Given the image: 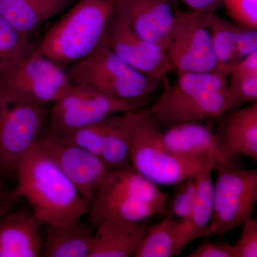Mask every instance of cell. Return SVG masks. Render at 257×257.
Returning <instances> with one entry per match:
<instances>
[{
  "label": "cell",
  "mask_w": 257,
  "mask_h": 257,
  "mask_svg": "<svg viewBox=\"0 0 257 257\" xmlns=\"http://www.w3.org/2000/svg\"><path fill=\"white\" fill-rule=\"evenodd\" d=\"M147 227L144 222L106 221L98 225L89 257L134 256Z\"/></svg>",
  "instance_id": "19"
},
{
  "label": "cell",
  "mask_w": 257,
  "mask_h": 257,
  "mask_svg": "<svg viewBox=\"0 0 257 257\" xmlns=\"http://www.w3.org/2000/svg\"><path fill=\"white\" fill-rule=\"evenodd\" d=\"M162 132L147 108L135 126L130 150V166L145 178L157 185L176 186L209 169L217 170L214 160L171 150L162 141Z\"/></svg>",
  "instance_id": "5"
},
{
  "label": "cell",
  "mask_w": 257,
  "mask_h": 257,
  "mask_svg": "<svg viewBox=\"0 0 257 257\" xmlns=\"http://www.w3.org/2000/svg\"><path fill=\"white\" fill-rule=\"evenodd\" d=\"M141 108L140 104L111 98L90 86L71 84L49 110L48 126L64 136L108 116Z\"/></svg>",
  "instance_id": "10"
},
{
  "label": "cell",
  "mask_w": 257,
  "mask_h": 257,
  "mask_svg": "<svg viewBox=\"0 0 257 257\" xmlns=\"http://www.w3.org/2000/svg\"><path fill=\"white\" fill-rule=\"evenodd\" d=\"M76 0H0V15L24 36L72 6Z\"/></svg>",
  "instance_id": "17"
},
{
  "label": "cell",
  "mask_w": 257,
  "mask_h": 257,
  "mask_svg": "<svg viewBox=\"0 0 257 257\" xmlns=\"http://www.w3.org/2000/svg\"><path fill=\"white\" fill-rule=\"evenodd\" d=\"M5 193L7 192H5L4 189H3V184H2L1 181H0V197H1V196H3V194H5Z\"/></svg>",
  "instance_id": "35"
},
{
  "label": "cell",
  "mask_w": 257,
  "mask_h": 257,
  "mask_svg": "<svg viewBox=\"0 0 257 257\" xmlns=\"http://www.w3.org/2000/svg\"><path fill=\"white\" fill-rule=\"evenodd\" d=\"M114 0H79L47 32L38 45L63 65L86 58L100 45L116 6Z\"/></svg>",
  "instance_id": "4"
},
{
  "label": "cell",
  "mask_w": 257,
  "mask_h": 257,
  "mask_svg": "<svg viewBox=\"0 0 257 257\" xmlns=\"http://www.w3.org/2000/svg\"><path fill=\"white\" fill-rule=\"evenodd\" d=\"M199 176L189 177L176 185L175 194L170 203L169 215L180 220L188 216L197 196Z\"/></svg>",
  "instance_id": "27"
},
{
  "label": "cell",
  "mask_w": 257,
  "mask_h": 257,
  "mask_svg": "<svg viewBox=\"0 0 257 257\" xmlns=\"http://www.w3.org/2000/svg\"><path fill=\"white\" fill-rule=\"evenodd\" d=\"M13 199L24 198L43 226L68 227L82 220L89 207L78 190L36 143L18 162Z\"/></svg>",
  "instance_id": "1"
},
{
  "label": "cell",
  "mask_w": 257,
  "mask_h": 257,
  "mask_svg": "<svg viewBox=\"0 0 257 257\" xmlns=\"http://www.w3.org/2000/svg\"><path fill=\"white\" fill-rule=\"evenodd\" d=\"M213 170L209 169L199 176L197 196L189 214L182 219L179 228V252L194 240L204 237L210 223L214 207Z\"/></svg>",
  "instance_id": "22"
},
{
  "label": "cell",
  "mask_w": 257,
  "mask_h": 257,
  "mask_svg": "<svg viewBox=\"0 0 257 257\" xmlns=\"http://www.w3.org/2000/svg\"><path fill=\"white\" fill-rule=\"evenodd\" d=\"M147 108L112 115L107 119L100 159L109 171L130 167V150L134 130Z\"/></svg>",
  "instance_id": "18"
},
{
  "label": "cell",
  "mask_w": 257,
  "mask_h": 257,
  "mask_svg": "<svg viewBox=\"0 0 257 257\" xmlns=\"http://www.w3.org/2000/svg\"><path fill=\"white\" fill-rule=\"evenodd\" d=\"M242 226L241 236L233 245L235 257H256L257 220L250 217Z\"/></svg>",
  "instance_id": "30"
},
{
  "label": "cell",
  "mask_w": 257,
  "mask_h": 257,
  "mask_svg": "<svg viewBox=\"0 0 257 257\" xmlns=\"http://www.w3.org/2000/svg\"><path fill=\"white\" fill-rule=\"evenodd\" d=\"M45 227L42 257H89L94 243V224L81 220L68 227Z\"/></svg>",
  "instance_id": "20"
},
{
  "label": "cell",
  "mask_w": 257,
  "mask_h": 257,
  "mask_svg": "<svg viewBox=\"0 0 257 257\" xmlns=\"http://www.w3.org/2000/svg\"><path fill=\"white\" fill-rule=\"evenodd\" d=\"M231 82L227 92L231 108L246 102L257 100V74L231 72Z\"/></svg>",
  "instance_id": "28"
},
{
  "label": "cell",
  "mask_w": 257,
  "mask_h": 257,
  "mask_svg": "<svg viewBox=\"0 0 257 257\" xmlns=\"http://www.w3.org/2000/svg\"><path fill=\"white\" fill-rule=\"evenodd\" d=\"M48 115L47 106L15 100L0 87V175L15 173L38 141Z\"/></svg>",
  "instance_id": "8"
},
{
  "label": "cell",
  "mask_w": 257,
  "mask_h": 257,
  "mask_svg": "<svg viewBox=\"0 0 257 257\" xmlns=\"http://www.w3.org/2000/svg\"><path fill=\"white\" fill-rule=\"evenodd\" d=\"M37 143L72 182L90 207L109 171L101 159L70 143L49 126L43 130Z\"/></svg>",
  "instance_id": "12"
},
{
  "label": "cell",
  "mask_w": 257,
  "mask_h": 257,
  "mask_svg": "<svg viewBox=\"0 0 257 257\" xmlns=\"http://www.w3.org/2000/svg\"><path fill=\"white\" fill-rule=\"evenodd\" d=\"M205 18L212 37L219 72L228 75L241 61L237 52L240 25L216 14H205Z\"/></svg>",
  "instance_id": "24"
},
{
  "label": "cell",
  "mask_w": 257,
  "mask_h": 257,
  "mask_svg": "<svg viewBox=\"0 0 257 257\" xmlns=\"http://www.w3.org/2000/svg\"><path fill=\"white\" fill-rule=\"evenodd\" d=\"M175 15L173 35L166 49L173 69L194 73L219 72L205 14L187 13L176 6Z\"/></svg>",
  "instance_id": "11"
},
{
  "label": "cell",
  "mask_w": 257,
  "mask_h": 257,
  "mask_svg": "<svg viewBox=\"0 0 257 257\" xmlns=\"http://www.w3.org/2000/svg\"><path fill=\"white\" fill-rule=\"evenodd\" d=\"M162 139L166 146L179 155L214 160L217 170L236 167L235 159L221 146L220 135L198 122L173 125L165 133L162 132Z\"/></svg>",
  "instance_id": "15"
},
{
  "label": "cell",
  "mask_w": 257,
  "mask_h": 257,
  "mask_svg": "<svg viewBox=\"0 0 257 257\" xmlns=\"http://www.w3.org/2000/svg\"><path fill=\"white\" fill-rule=\"evenodd\" d=\"M71 83L84 84L119 100L143 106V100L160 82L130 67L104 41L86 58L66 69Z\"/></svg>",
  "instance_id": "6"
},
{
  "label": "cell",
  "mask_w": 257,
  "mask_h": 257,
  "mask_svg": "<svg viewBox=\"0 0 257 257\" xmlns=\"http://www.w3.org/2000/svg\"><path fill=\"white\" fill-rule=\"evenodd\" d=\"M177 72L174 82H170L167 76L162 79L163 92L148 108L161 128L219 119L231 109L224 74Z\"/></svg>",
  "instance_id": "2"
},
{
  "label": "cell",
  "mask_w": 257,
  "mask_h": 257,
  "mask_svg": "<svg viewBox=\"0 0 257 257\" xmlns=\"http://www.w3.org/2000/svg\"><path fill=\"white\" fill-rule=\"evenodd\" d=\"M16 199L12 197L11 194L5 193L0 197V218L3 217L7 213L9 212Z\"/></svg>",
  "instance_id": "34"
},
{
  "label": "cell",
  "mask_w": 257,
  "mask_h": 257,
  "mask_svg": "<svg viewBox=\"0 0 257 257\" xmlns=\"http://www.w3.org/2000/svg\"><path fill=\"white\" fill-rule=\"evenodd\" d=\"M169 196L133 167L108 171L89 214L94 226L106 222L142 223L168 209Z\"/></svg>",
  "instance_id": "3"
},
{
  "label": "cell",
  "mask_w": 257,
  "mask_h": 257,
  "mask_svg": "<svg viewBox=\"0 0 257 257\" xmlns=\"http://www.w3.org/2000/svg\"><path fill=\"white\" fill-rule=\"evenodd\" d=\"M42 224L32 211L21 208L0 218V257L41 256Z\"/></svg>",
  "instance_id": "16"
},
{
  "label": "cell",
  "mask_w": 257,
  "mask_h": 257,
  "mask_svg": "<svg viewBox=\"0 0 257 257\" xmlns=\"http://www.w3.org/2000/svg\"><path fill=\"white\" fill-rule=\"evenodd\" d=\"M221 146L232 158L244 156L257 161V103L230 115L225 122Z\"/></svg>",
  "instance_id": "21"
},
{
  "label": "cell",
  "mask_w": 257,
  "mask_h": 257,
  "mask_svg": "<svg viewBox=\"0 0 257 257\" xmlns=\"http://www.w3.org/2000/svg\"><path fill=\"white\" fill-rule=\"evenodd\" d=\"M180 219L170 215L158 224L148 226L140 240L134 256H178Z\"/></svg>",
  "instance_id": "23"
},
{
  "label": "cell",
  "mask_w": 257,
  "mask_h": 257,
  "mask_svg": "<svg viewBox=\"0 0 257 257\" xmlns=\"http://www.w3.org/2000/svg\"><path fill=\"white\" fill-rule=\"evenodd\" d=\"M114 1H116H116H117V0H114Z\"/></svg>",
  "instance_id": "36"
},
{
  "label": "cell",
  "mask_w": 257,
  "mask_h": 257,
  "mask_svg": "<svg viewBox=\"0 0 257 257\" xmlns=\"http://www.w3.org/2000/svg\"><path fill=\"white\" fill-rule=\"evenodd\" d=\"M62 65L42 55L39 49L0 74V87L19 101L47 106L71 85Z\"/></svg>",
  "instance_id": "7"
},
{
  "label": "cell",
  "mask_w": 257,
  "mask_h": 257,
  "mask_svg": "<svg viewBox=\"0 0 257 257\" xmlns=\"http://www.w3.org/2000/svg\"><path fill=\"white\" fill-rule=\"evenodd\" d=\"M257 51V30L240 25L238 32L237 52L240 60Z\"/></svg>",
  "instance_id": "32"
},
{
  "label": "cell",
  "mask_w": 257,
  "mask_h": 257,
  "mask_svg": "<svg viewBox=\"0 0 257 257\" xmlns=\"http://www.w3.org/2000/svg\"><path fill=\"white\" fill-rule=\"evenodd\" d=\"M181 1L197 13L215 14L216 10L223 5V0H174Z\"/></svg>",
  "instance_id": "33"
},
{
  "label": "cell",
  "mask_w": 257,
  "mask_h": 257,
  "mask_svg": "<svg viewBox=\"0 0 257 257\" xmlns=\"http://www.w3.org/2000/svg\"><path fill=\"white\" fill-rule=\"evenodd\" d=\"M38 45L20 33L0 15V74L32 55Z\"/></svg>",
  "instance_id": "25"
},
{
  "label": "cell",
  "mask_w": 257,
  "mask_h": 257,
  "mask_svg": "<svg viewBox=\"0 0 257 257\" xmlns=\"http://www.w3.org/2000/svg\"><path fill=\"white\" fill-rule=\"evenodd\" d=\"M103 41L130 67L154 80L161 82L173 69L165 49L138 36L115 10Z\"/></svg>",
  "instance_id": "13"
},
{
  "label": "cell",
  "mask_w": 257,
  "mask_h": 257,
  "mask_svg": "<svg viewBox=\"0 0 257 257\" xmlns=\"http://www.w3.org/2000/svg\"><path fill=\"white\" fill-rule=\"evenodd\" d=\"M108 117L62 137L70 143L100 158L104 135L107 127Z\"/></svg>",
  "instance_id": "26"
},
{
  "label": "cell",
  "mask_w": 257,
  "mask_h": 257,
  "mask_svg": "<svg viewBox=\"0 0 257 257\" xmlns=\"http://www.w3.org/2000/svg\"><path fill=\"white\" fill-rule=\"evenodd\" d=\"M223 5L234 23L257 30V0H223Z\"/></svg>",
  "instance_id": "29"
},
{
  "label": "cell",
  "mask_w": 257,
  "mask_h": 257,
  "mask_svg": "<svg viewBox=\"0 0 257 257\" xmlns=\"http://www.w3.org/2000/svg\"><path fill=\"white\" fill-rule=\"evenodd\" d=\"M187 257H235L234 248L226 243L202 241Z\"/></svg>",
  "instance_id": "31"
},
{
  "label": "cell",
  "mask_w": 257,
  "mask_h": 257,
  "mask_svg": "<svg viewBox=\"0 0 257 257\" xmlns=\"http://www.w3.org/2000/svg\"><path fill=\"white\" fill-rule=\"evenodd\" d=\"M214 207L205 238L222 237L251 217L257 201V170L237 167L217 170Z\"/></svg>",
  "instance_id": "9"
},
{
  "label": "cell",
  "mask_w": 257,
  "mask_h": 257,
  "mask_svg": "<svg viewBox=\"0 0 257 257\" xmlns=\"http://www.w3.org/2000/svg\"><path fill=\"white\" fill-rule=\"evenodd\" d=\"M174 0H117L115 12L138 36L166 49L175 24Z\"/></svg>",
  "instance_id": "14"
}]
</instances>
